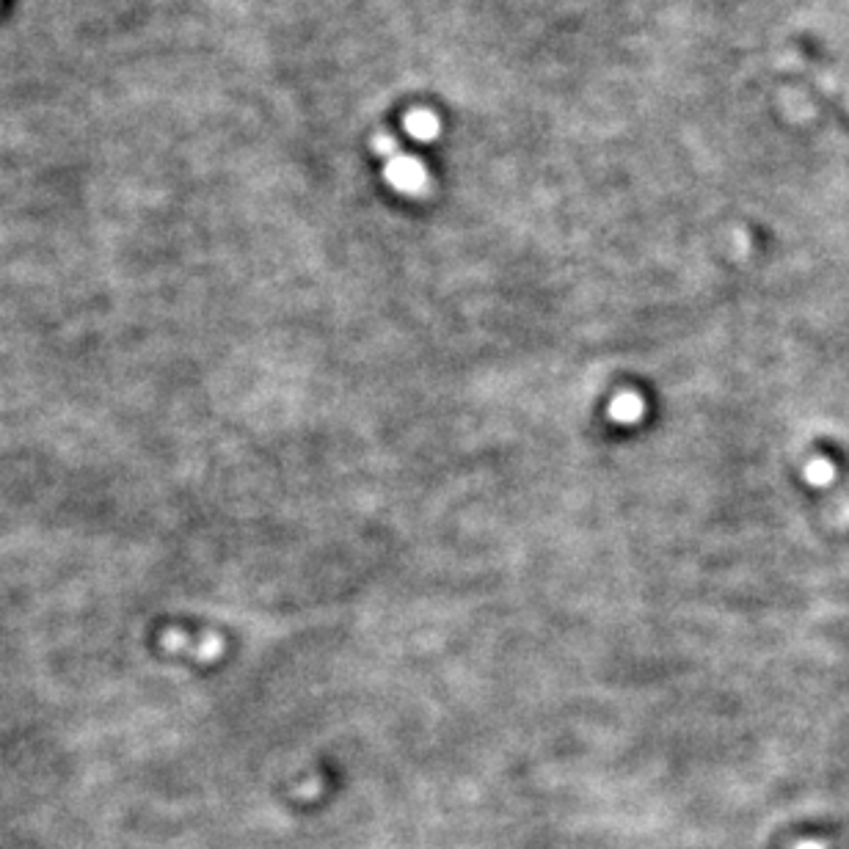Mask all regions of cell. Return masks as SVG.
Listing matches in <instances>:
<instances>
[{"label":"cell","instance_id":"cell-1","mask_svg":"<svg viewBox=\"0 0 849 849\" xmlns=\"http://www.w3.org/2000/svg\"><path fill=\"white\" fill-rule=\"evenodd\" d=\"M800 849H819V847H816V844H803Z\"/></svg>","mask_w":849,"mask_h":849}]
</instances>
